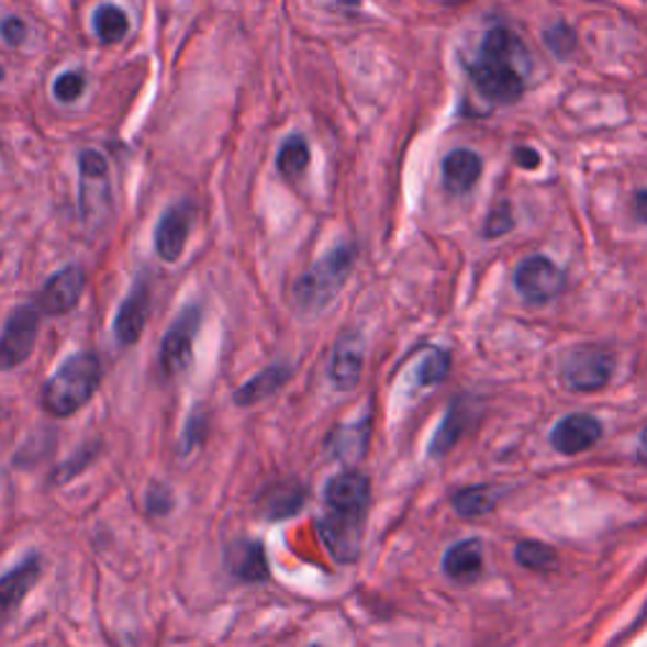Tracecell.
Listing matches in <instances>:
<instances>
[{"instance_id": "cell-1", "label": "cell", "mask_w": 647, "mask_h": 647, "mask_svg": "<svg viewBox=\"0 0 647 647\" xmlns=\"http://www.w3.org/2000/svg\"><path fill=\"white\" fill-rule=\"evenodd\" d=\"M516 54H521V46L514 33L506 26H493L486 31L476 62L466 64L470 81L493 104H514L524 97L526 83L516 66Z\"/></svg>"}, {"instance_id": "cell-2", "label": "cell", "mask_w": 647, "mask_h": 647, "mask_svg": "<svg viewBox=\"0 0 647 647\" xmlns=\"http://www.w3.org/2000/svg\"><path fill=\"white\" fill-rule=\"evenodd\" d=\"M102 382V365L97 355L81 352L66 359L44 388V410L54 417H71L94 398Z\"/></svg>"}, {"instance_id": "cell-3", "label": "cell", "mask_w": 647, "mask_h": 647, "mask_svg": "<svg viewBox=\"0 0 647 647\" xmlns=\"http://www.w3.org/2000/svg\"><path fill=\"white\" fill-rule=\"evenodd\" d=\"M355 264V248L337 246L324 258H319L301 279L293 283L291 301L304 314H316L342 291Z\"/></svg>"}, {"instance_id": "cell-4", "label": "cell", "mask_w": 647, "mask_h": 647, "mask_svg": "<svg viewBox=\"0 0 647 647\" xmlns=\"http://www.w3.org/2000/svg\"><path fill=\"white\" fill-rule=\"evenodd\" d=\"M615 372V355L604 347H577L567 352L561 362V377L567 388L577 392L602 390Z\"/></svg>"}, {"instance_id": "cell-5", "label": "cell", "mask_w": 647, "mask_h": 647, "mask_svg": "<svg viewBox=\"0 0 647 647\" xmlns=\"http://www.w3.org/2000/svg\"><path fill=\"white\" fill-rule=\"evenodd\" d=\"M79 205L83 221H99L112 203L107 157L97 149H83L79 155Z\"/></svg>"}, {"instance_id": "cell-6", "label": "cell", "mask_w": 647, "mask_h": 647, "mask_svg": "<svg viewBox=\"0 0 647 647\" xmlns=\"http://www.w3.org/2000/svg\"><path fill=\"white\" fill-rule=\"evenodd\" d=\"M38 324L41 314L36 306H19L8 316L5 330L0 334V372L21 367L31 357Z\"/></svg>"}, {"instance_id": "cell-7", "label": "cell", "mask_w": 647, "mask_h": 647, "mask_svg": "<svg viewBox=\"0 0 647 647\" xmlns=\"http://www.w3.org/2000/svg\"><path fill=\"white\" fill-rule=\"evenodd\" d=\"M319 534L334 559L355 561L362 551L365 534V514H352V511H332L319 521Z\"/></svg>"}, {"instance_id": "cell-8", "label": "cell", "mask_w": 647, "mask_h": 647, "mask_svg": "<svg viewBox=\"0 0 647 647\" xmlns=\"http://www.w3.org/2000/svg\"><path fill=\"white\" fill-rule=\"evenodd\" d=\"M514 283L521 297L532 304H546L557 299L565 289V274L554 260L544 256H532L516 268Z\"/></svg>"}, {"instance_id": "cell-9", "label": "cell", "mask_w": 647, "mask_h": 647, "mask_svg": "<svg viewBox=\"0 0 647 647\" xmlns=\"http://www.w3.org/2000/svg\"><path fill=\"white\" fill-rule=\"evenodd\" d=\"M200 326V306H188L182 314L175 319L170 330H167L163 339V349H159V362L167 377H178L185 372L192 359V342H196Z\"/></svg>"}, {"instance_id": "cell-10", "label": "cell", "mask_w": 647, "mask_h": 647, "mask_svg": "<svg viewBox=\"0 0 647 647\" xmlns=\"http://www.w3.org/2000/svg\"><path fill=\"white\" fill-rule=\"evenodd\" d=\"M602 438V423L587 413L561 417L551 431V448L561 456H579L594 448Z\"/></svg>"}, {"instance_id": "cell-11", "label": "cell", "mask_w": 647, "mask_h": 647, "mask_svg": "<svg viewBox=\"0 0 647 647\" xmlns=\"http://www.w3.org/2000/svg\"><path fill=\"white\" fill-rule=\"evenodd\" d=\"M83 271L79 266H66L56 276L46 281L44 289L38 293V306L44 314L62 316L79 304L83 293Z\"/></svg>"}, {"instance_id": "cell-12", "label": "cell", "mask_w": 647, "mask_h": 647, "mask_svg": "<svg viewBox=\"0 0 647 647\" xmlns=\"http://www.w3.org/2000/svg\"><path fill=\"white\" fill-rule=\"evenodd\" d=\"M365 365V344L357 332L342 334L339 342L332 349L330 362V380L339 392H349L357 388L359 375Z\"/></svg>"}, {"instance_id": "cell-13", "label": "cell", "mask_w": 647, "mask_h": 647, "mask_svg": "<svg viewBox=\"0 0 647 647\" xmlns=\"http://www.w3.org/2000/svg\"><path fill=\"white\" fill-rule=\"evenodd\" d=\"M190 223H192V205L188 203V200L170 208L163 217H159L157 231H155V248H157V256L167 260V264H175V260L182 256L185 243H188V235H190Z\"/></svg>"}, {"instance_id": "cell-14", "label": "cell", "mask_w": 647, "mask_h": 647, "mask_svg": "<svg viewBox=\"0 0 647 647\" xmlns=\"http://www.w3.org/2000/svg\"><path fill=\"white\" fill-rule=\"evenodd\" d=\"M324 501L332 511H352V514H367L369 506V481L359 470L334 476L324 486Z\"/></svg>"}, {"instance_id": "cell-15", "label": "cell", "mask_w": 647, "mask_h": 647, "mask_svg": "<svg viewBox=\"0 0 647 647\" xmlns=\"http://www.w3.org/2000/svg\"><path fill=\"white\" fill-rule=\"evenodd\" d=\"M483 172V159L473 149L458 147L453 153L445 155L443 159V185L445 190H450L453 196H464V192L473 190L478 178Z\"/></svg>"}, {"instance_id": "cell-16", "label": "cell", "mask_w": 647, "mask_h": 647, "mask_svg": "<svg viewBox=\"0 0 647 647\" xmlns=\"http://www.w3.org/2000/svg\"><path fill=\"white\" fill-rule=\"evenodd\" d=\"M443 571L448 575L453 582L458 584H473L483 575V546L478 539H466L453 544L448 551H445L443 559Z\"/></svg>"}, {"instance_id": "cell-17", "label": "cell", "mask_w": 647, "mask_h": 647, "mask_svg": "<svg viewBox=\"0 0 647 647\" xmlns=\"http://www.w3.org/2000/svg\"><path fill=\"white\" fill-rule=\"evenodd\" d=\"M41 577V561L38 557H29L21 561L19 567L0 577V617L13 612L23 602V596L29 594L33 584Z\"/></svg>"}, {"instance_id": "cell-18", "label": "cell", "mask_w": 647, "mask_h": 647, "mask_svg": "<svg viewBox=\"0 0 647 647\" xmlns=\"http://www.w3.org/2000/svg\"><path fill=\"white\" fill-rule=\"evenodd\" d=\"M147 319V289L142 283L134 286L130 297L122 301L120 311L114 319V334L120 344H134L140 339L142 330H145Z\"/></svg>"}, {"instance_id": "cell-19", "label": "cell", "mask_w": 647, "mask_h": 647, "mask_svg": "<svg viewBox=\"0 0 647 647\" xmlns=\"http://www.w3.org/2000/svg\"><path fill=\"white\" fill-rule=\"evenodd\" d=\"M306 501V489L299 481H281L274 483L264 495H260V511L266 518L281 521L299 514Z\"/></svg>"}, {"instance_id": "cell-20", "label": "cell", "mask_w": 647, "mask_h": 647, "mask_svg": "<svg viewBox=\"0 0 647 647\" xmlns=\"http://www.w3.org/2000/svg\"><path fill=\"white\" fill-rule=\"evenodd\" d=\"M291 377V369L283 367V365H274L264 369V372L256 375L254 380H248L243 388L235 392V405L238 408H250V405H258V402H264L271 398V394L279 392L286 382H289Z\"/></svg>"}, {"instance_id": "cell-21", "label": "cell", "mask_w": 647, "mask_h": 647, "mask_svg": "<svg viewBox=\"0 0 647 647\" xmlns=\"http://www.w3.org/2000/svg\"><path fill=\"white\" fill-rule=\"evenodd\" d=\"M228 567L243 582H264L268 579V561L264 554V546L256 542H241L233 544L228 551Z\"/></svg>"}, {"instance_id": "cell-22", "label": "cell", "mask_w": 647, "mask_h": 647, "mask_svg": "<svg viewBox=\"0 0 647 647\" xmlns=\"http://www.w3.org/2000/svg\"><path fill=\"white\" fill-rule=\"evenodd\" d=\"M468 417H470L468 402L466 400L453 402V405L448 408V413H445V417H443L440 427L433 435L431 456L438 458V456H445V453L453 450V445H456L460 440V435L466 433Z\"/></svg>"}, {"instance_id": "cell-23", "label": "cell", "mask_w": 647, "mask_h": 647, "mask_svg": "<svg viewBox=\"0 0 647 647\" xmlns=\"http://www.w3.org/2000/svg\"><path fill=\"white\" fill-rule=\"evenodd\" d=\"M499 499L501 493L491 486H468V489H460L453 495V509L466 518H478L491 514Z\"/></svg>"}, {"instance_id": "cell-24", "label": "cell", "mask_w": 647, "mask_h": 647, "mask_svg": "<svg viewBox=\"0 0 647 647\" xmlns=\"http://www.w3.org/2000/svg\"><path fill=\"white\" fill-rule=\"evenodd\" d=\"M94 31H97V36L104 41V44H116V41H122L130 31L127 13H124L122 8L114 5V3L99 5L94 11Z\"/></svg>"}, {"instance_id": "cell-25", "label": "cell", "mask_w": 647, "mask_h": 647, "mask_svg": "<svg viewBox=\"0 0 647 647\" xmlns=\"http://www.w3.org/2000/svg\"><path fill=\"white\" fill-rule=\"evenodd\" d=\"M309 159H311V153H309L306 140L301 137V134H293V137H289L281 145L279 157H276V167H279L283 178H299V175L309 167Z\"/></svg>"}, {"instance_id": "cell-26", "label": "cell", "mask_w": 647, "mask_h": 647, "mask_svg": "<svg viewBox=\"0 0 647 647\" xmlns=\"http://www.w3.org/2000/svg\"><path fill=\"white\" fill-rule=\"evenodd\" d=\"M516 561L521 567H526L532 571H546V569L554 567L557 554H554L551 546H546L542 542H521L516 546Z\"/></svg>"}, {"instance_id": "cell-27", "label": "cell", "mask_w": 647, "mask_h": 647, "mask_svg": "<svg viewBox=\"0 0 647 647\" xmlns=\"http://www.w3.org/2000/svg\"><path fill=\"white\" fill-rule=\"evenodd\" d=\"M450 369V357L445 355L443 349H431L423 359V365L417 369V382L425 384V388H435L445 380Z\"/></svg>"}, {"instance_id": "cell-28", "label": "cell", "mask_w": 647, "mask_h": 647, "mask_svg": "<svg viewBox=\"0 0 647 647\" xmlns=\"http://www.w3.org/2000/svg\"><path fill=\"white\" fill-rule=\"evenodd\" d=\"M355 440L367 443V423L362 427L349 425V427H342V431H337V433H332L330 445H332L334 456H337V458H357L365 448L355 445Z\"/></svg>"}, {"instance_id": "cell-29", "label": "cell", "mask_w": 647, "mask_h": 647, "mask_svg": "<svg viewBox=\"0 0 647 647\" xmlns=\"http://www.w3.org/2000/svg\"><path fill=\"white\" fill-rule=\"evenodd\" d=\"M544 44L554 56L567 58L577 48V33L567 23H554L551 29L544 31Z\"/></svg>"}, {"instance_id": "cell-30", "label": "cell", "mask_w": 647, "mask_h": 647, "mask_svg": "<svg viewBox=\"0 0 647 647\" xmlns=\"http://www.w3.org/2000/svg\"><path fill=\"white\" fill-rule=\"evenodd\" d=\"M511 228H514V213H511V203L509 200H501V203L491 210L489 217H486L483 235L493 241V238H501V235H506Z\"/></svg>"}, {"instance_id": "cell-31", "label": "cell", "mask_w": 647, "mask_h": 647, "mask_svg": "<svg viewBox=\"0 0 647 647\" xmlns=\"http://www.w3.org/2000/svg\"><path fill=\"white\" fill-rule=\"evenodd\" d=\"M81 91H83V77L79 71H66L54 81V97L64 104L77 102Z\"/></svg>"}, {"instance_id": "cell-32", "label": "cell", "mask_w": 647, "mask_h": 647, "mask_svg": "<svg viewBox=\"0 0 647 647\" xmlns=\"http://www.w3.org/2000/svg\"><path fill=\"white\" fill-rule=\"evenodd\" d=\"M0 33H3L5 44L21 46L29 36V26L19 19V15H11V19H5L3 23H0Z\"/></svg>"}, {"instance_id": "cell-33", "label": "cell", "mask_w": 647, "mask_h": 647, "mask_svg": "<svg viewBox=\"0 0 647 647\" xmlns=\"http://www.w3.org/2000/svg\"><path fill=\"white\" fill-rule=\"evenodd\" d=\"M203 438H205V420L200 417V415L190 417L188 431H185V438H182V450H185V453H188V450H196L198 445L203 443Z\"/></svg>"}, {"instance_id": "cell-34", "label": "cell", "mask_w": 647, "mask_h": 647, "mask_svg": "<svg viewBox=\"0 0 647 647\" xmlns=\"http://www.w3.org/2000/svg\"><path fill=\"white\" fill-rule=\"evenodd\" d=\"M170 506H172L170 493H167L165 489H159V486H153V489H149V511L159 516V514H167Z\"/></svg>"}, {"instance_id": "cell-35", "label": "cell", "mask_w": 647, "mask_h": 647, "mask_svg": "<svg viewBox=\"0 0 647 647\" xmlns=\"http://www.w3.org/2000/svg\"><path fill=\"white\" fill-rule=\"evenodd\" d=\"M514 157L521 167H526V170H536V167L542 165L539 153H536V149H532V147H518Z\"/></svg>"}, {"instance_id": "cell-36", "label": "cell", "mask_w": 647, "mask_h": 647, "mask_svg": "<svg viewBox=\"0 0 647 647\" xmlns=\"http://www.w3.org/2000/svg\"><path fill=\"white\" fill-rule=\"evenodd\" d=\"M635 215L640 217L643 223H647V190H640L635 196Z\"/></svg>"}, {"instance_id": "cell-37", "label": "cell", "mask_w": 647, "mask_h": 647, "mask_svg": "<svg viewBox=\"0 0 647 647\" xmlns=\"http://www.w3.org/2000/svg\"><path fill=\"white\" fill-rule=\"evenodd\" d=\"M637 458H640L643 466H647V427L640 435V443H637Z\"/></svg>"}]
</instances>
